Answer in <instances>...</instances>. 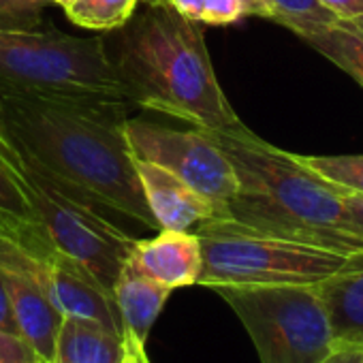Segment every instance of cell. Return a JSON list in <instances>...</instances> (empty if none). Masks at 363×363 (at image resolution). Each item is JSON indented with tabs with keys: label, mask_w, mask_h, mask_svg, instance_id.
<instances>
[{
	"label": "cell",
	"mask_w": 363,
	"mask_h": 363,
	"mask_svg": "<svg viewBox=\"0 0 363 363\" xmlns=\"http://www.w3.org/2000/svg\"><path fill=\"white\" fill-rule=\"evenodd\" d=\"M126 105L0 86V124L96 208L158 229L126 143Z\"/></svg>",
	"instance_id": "6da1fadb"
},
{
	"label": "cell",
	"mask_w": 363,
	"mask_h": 363,
	"mask_svg": "<svg viewBox=\"0 0 363 363\" xmlns=\"http://www.w3.org/2000/svg\"><path fill=\"white\" fill-rule=\"evenodd\" d=\"M118 30L116 54L109 58L133 107L214 133L248 128L218 84L197 22L160 5L145 7Z\"/></svg>",
	"instance_id": "7a4b0ae2"
},
{
	"label": "cell",
	"mask_w": 363,
	"mask_h": 363,
	"mask_svg": "<svg viewBox=\"0 0 363 363\" xmlns=\"http://www.w3.org/2000/svg\"><path fill=\"white\" fill-rule=\"evenodd\" d=\"M210 133L238 177V193L223 218L272 238L363 257V238L348 220L340 191L301 164L297 154L267 143L250 128Z\"/></svg>",
	"instance_id": "3957f363"
},
{
	"label": "cell",
	"mask_w": 363,
	"mask_h": 363,
	"mask_svg": "<svg viewBox=\"0 0 363 363\" xmlns=\"http://www.w3.org/2000/svg\"><path fill=\"white\" fill-rule=\"evenodd\" d=\"M0 164L18 186L48 242L84 265L109 293L135 238L118 227L84 193L30 154L0 124Z\"/></svg>",
	"instance_id": "277c9868"
},
{
	"label": "cell",
	"mask_w": 363,
	"mask_h": 363,
	"mask_svg": "<svg viewBox=\"0 0 363 363\" xmlns=\"http://www.w3.org/2000/svg\"><path fill=\"white\" fill-rule=\"evenodd\" d=\"M0 86L130 107L105 41L56 28L0 30Z\"/></svg>",
	"instance_id": "5b68a950"
},
{
	"label": "cell",
	"mask_w": 363,
	"mask_h": 363,
	"mask_svg": "<svg viewBox=\"0 0 363 363\" xmlns=\"http://www.w3.org/2000/svg\"><path fill=\"white\" fill-rule=\"evenodd\" d=\"M193 233L201 246V274L197 284L208 289L320 284L359 259L272 238L231 218L203 220Z\"/></svg>",
	"instance_id": "8992f818"
},
{
	"label": "cell",
	"mask_w": 363,
	"mask_h": 363,
	"mask_svg": "<svg viewBox=\"0 0 363 363\" xmlns=\"http://www.w3.org/2000/svg\"><path fill=\"white\" fill-rule=\"evenodd\" d=\"M246 327L261 363H323L335 348L316 284L212 289Z\"/></svg>",
	"instance_id": "52a82bcc"
},
{
	"label": "cell",
	"mask_w": 363,
	"mask_h": 363,
	"mask_svg": "<svg viewBox=\"0 0 363 363\" xmlns=\"http://www.w3.org/2000/svg\"><path fill=\"white\" fill-rule=\"evenodd\" d=\"M124 135L133 158L171 171L199 195L216 203L223 214L227 212V203L238 193V177L231 160L210 130L197 126L175 130L143 120H126Z\"/></svg>",
	"instance_id": "ba28073f"
},
{
	"label": "cell",
	"mask_w": 363,
	"mask_h": 363,
	"mask_svg": "<svg viewBox=\"0 0 363 363\" xmlns=\"http://www.w3.org/2000/svg\"><path fill=\"white\" fill-rule=\"evenodd\" d=\"M133 160L145 203L158 229L193 231L203 220L225 216L216 203L199 195L184 179H179L171 171L147 160Z\"/></svg>",
	"instance_id": "9c48e42d"
},
{
	"label": "cell",
	"mask_w": 363,
	"mask_h": 363,
	"mask_svg": "<svg viewBox=\"0 0 363 363\" xmlns=\"http://www.w3.org/2000/svg\"><path fill=\"white\" fill-rule=\"evenodd\" d=\"M139 274L175 291L193 286L201 274V246L193 231H169L152 240H135L126 259Z\"/></svg>",
	"instance_id": "30bf717a"
},
{
	"label": "cell",
	"mask_w": 363,
	"mask_h": 363,
	"mask_svg": "<svg viewBox=\"0 0 363 363\" xmlns=\"http://www.w3.org/2000/svg\"><path fill=\"white\" fill-rule=\"evenodd\" d=\"M3 272L20 337L41 357V361H54V348L58 329L62 323V312L50 301L43 289L24 272L16 267H3Z\"/></svg>",
	"instance_id": "8fae6325"
},
{
	"label": "cell",
	"mask_w": 363,
	"mask_h": 363,
	"mask_svg": "<svg viewBox=\"0 0 363 363\" xmlns=\"http://www.w3.org/2000/svg\"><path fill=\"white\" fill-rule=\"evenodd\" d=\"M169 295H171V289L139 274L126 261L111 286V297L122 318L124 333L145 342Z\"/></svg>",
	"instance_id": "7c38bea8"
},
{
	"label": "cell",
	"mask_w": 363,
	"mask_h": 363,
	"mask_svg": "<svg viewBox=\"0 0 363 363\" xmlns=\"http://www.w3.org/2000/svg\"><path fill=\"white\" fill-rule=\"evenodd\" d=\"M316 286L337 346H363V257Z\"/></svg>",
	"instance_id": "4fadbf2b"
},
{
	"label": "cell",
	"mask_w": 363,
	"mask_h": 363,
	"mask_svg": "<svg viewBox=\"0 0 363 363\" xmlns=\"http://www.w3.org/2000/svg\"><path fill=\"white\" fill-rule=\"evenodd\" d=\"M124 335L82 316H65L58 329L56 363H120Z\"/></svg>",
	"instance_id": "5bb4252c"
},
{
	"label": "cell",
	"mask_w": 363,
	"mask_h": 363,
	"mask_svg": "<svg viewBox=\"0 0 363 363\" xmlns=\"http://www.w3.org/2000/svg\"><path fill=\"white\" fill-rule=\"evenodd\" d=\"M293 35H297L303 43H308L363 88V35L354 26L335 20L323 26L295 28Z\"/></svg>",
	"instance_id": "9a60e30c"
},
{
	"label": "cell",
	"mask_w": 363,
	"mask_h": 363,
	"mask_svg": "<svg viewBox=\"0 0 363 363\" xmlns=\"http://www.w3.org/2000/svg\"><path fill=\"white\" fill-rule=\"evenodd\" d=\"M141 0H75L67 16L75 26L88 30H118L133 16Z\"/></svg>",
	"instance_id": "2e32d148"
},
{
	"label": "cell",
	"mask_w": 363,
	"mask_h": 363,
	"mask_svg": "<svg viewBox=\"0 0 363 363\" xmlns=\"http://www.w3.org/2000/svg\"><path fill=\"white\" fill-rule=\"evenodd\" d=\"M301 164L314 171L318 177L329 182L340 193L363 195V154H344V156H301Z\"/></svg>",
	"instance_id": "e0dca14e"
},
{
	"label": "cell",
	"mask_w": 363,
	"mask_h": 363,
	"mask_svg": "<svg viewBox=\"0 0 363 363\" xmlns=\"http://www.w3.org/2000/svg\"><path fill=\"white\" fill-rule=\"evenodd\" d=\"M272 3V20L291 33L301 26H323L335 22L333 13H329L320 0H269Z\"/></svg>",
	"instance_id": "ac0fdd59"
},
{
	"label": "cell",
	"mask_w": 363,
	"mask_h": 363,
	"mask_svg": "<svg viewBox=\"0 0 363 363\" xmlns=\"http://www.w3.org/2000/svg\"><path fill=\"white\" fill-rule=\"evenodd\" d=\"M52 0H0V30H35Z\"/></svg>",
	"instance_id": "d6986e66"
},
{
	"label": "cell",
	"mask_w": 363,
	"mask_h": 363,
	"mask_svg": "<svg viewBox=\"0 0 363 363\" xmlns=\"http://www.w3.org/2000/svg\"><path fill=\"white\" fill-rule=\"evenodd\" d=\"M0 214H3L5 218H9V220H13V223H24V225L37 227L28 206L24 203L18 186L13 184V179L7 175L3 164H0Z\"/></svg>",
	"instance_id": "ffe728a7"
},
{
	"label": "cell",
	"mask_w": 363,
	"mask_h": 363,
	"mask_svg": "<svg viewBox=\"0 0 363 363\" xmlns=\"http://www.w3.org/2000/svg\"><path fill=\"white\" fill-rule=\"evenodd\" d=\"M246 16L244 0H203L201 24L208 26H229Z\"/></svg>",
	"instance_id": "44dd1931"
},
{
	"label": "cell",
	"mask_w": 363,
	"mask_h": 363,
	"mask_svg": "<svg viewBox=\"0 0 363 363\" xmlns=\"http://www.w3.org/2000/svg\"><path fill=\"white\" fill-rule=\"evenodd\" d=\"M0 363H41V357L20 335L0 331Z\"/></svg>",
	"instance_id": "7402d4cb"
},
{
	"label": "cell",
	"mask_w": 363,
	"mask_h": 363,
	"mask_svg": "<svg viewBox=\"0 0 363 363\" xmlns=\"http://www.w3.org/2000/svg\"><path fill=\"white\" fill-rule=\"evenodd\" d=\"M320 3L340 22L363 18V0H320Z\"/></svg>",
	"instance_id": "603a6c76"
},
{
	"label": "cell",
	"mask_w": 363,
	"mask_h": 363,
	"mask_svg": "<svg viewBox=\"0 0 363 363\" xmlns=\"http://www.w3.org/2000/svg\"><path fill=\"white\" fill-rule=\"evenodd\" d=\"M0 331L11 333V335H20L18 323H16V314H13V306H11V297L3 278V272H0Z\"/></svg>",
	"instance_id": "cb8c5ba5"
},
{
	"label": "cell",
	"mask_w": 363,
	"mask_h": 363,
	"mask_svg": "<svg viewBox=\"0 0 363 363\" xmlns=\"http://www.w3.org/2000/svg\"><path fill=\"white\" fill-rule=\"evenodd\" d=\"M344 212L348 216V220L352 223L354 231L363 238V195L357 193H340Z\"/></svg>",
	"instance_id": "d4e9b609"
},
{
	"label": "cell",
	"mask_w": 363,
	"mask_h": 363,
	"mask_svg": "<svg viewBox=\"0 0 363 363\" xmlns=\"http://www.w3.org/2000/svg\"><path fill=\"white\" fill-rule=\"evenodd\" d=\"M120 363H150L145 354V342L124 333V354Z\"/></svg>",
	"instance_id": "484cf974"
},
{
	"label": "cell",
	"mask_w": 363,
	"mask_h": 363,
	"mask_svg": "<svg viewBox=\"0 0 363 363\" xmlns=\"http://www.w3.org/2000/svg\"><path fill=\"white\" fill-rule=\"evenodd\" d=\"M169 5L191 22L201 24V9H203V0H169Z\"/></svg>",
	"instance_id": "4316f807"
},
{
	"label": "cell",
	"mask_w": 363,
	"mask_h": 363,
	"mask_svg": "<svg viewBox=\"0 0 363 363\" xmlns=\"http://www.w3.org/2000/svg\"><path fill=\"white\" fill-rule=\"evenodd\" d=\"M323 363H363V346H337Z\"/></svg>",
	"instance_id": "83f0119b"
},
{
	"label": "cell",
	"mask_w": 363,
	"mask_h": 363,
	"mask_svg": "<svg viewBox=\"0 0 363 363\" xmlns=\"http://www.w3.org/2000/svg\"><path fill=\"white\" fill-rule=\"evenodd\" d=\"M244 9H246V16L272 20V3L269 0H244Z\"/></svg>",
	"instance_id": "f1b7e54d"
},
{
	"label": "cell",
	"mask_w": 363,
	"mask_h": 363,
	"mask_svg": "<svg viewBox=\"0 0 363 363\" xmlns=\"http://www.w3.org/2000/svg\"><path fill=\"white\" fill-rule=\"evenodd\" d=\"M24 223H13V220H9V218H5L3 214H0V231H7V233H11V231H16L18 227H22Z\"/></svg>",
	"instance_id": "f546056e"
},
{
	"label": "cell",
	"mask_w": 363,
	"mask_h": 363,
	"mask_svg": "<svg viewBox=\"0 0 363 363\" xmlns=\"http://www.w3.org/2000/svg\"><path fill=\"white\" fill-rule=\"evenodd\" d=\"M145 7H160V5H169V0H141Z\"/></svg>",
	"instance_id": "4dcf8cb0"
},
{
	"label": "cell",
	"mask_w": 363,
	"mask_h": 363,
	"mask_svg": "<svg viewBox=\"0 0 363 363\" xmlns=\"http://www.w3.org/2000/svg\"><path fill=\"white\" fill-rule=\"evenodd\" d=\"M348 24H350V26H354V28H357V30H359V33L363 35V18H357V20H350Z\"/></svg>",
	"instance_id": "1f68e13d"
},
{
	"label": "cell",
	"mask_w": 363,
	"mask_h": 363,
	"mask_svg": "<svg viewBox=\"0 0 363 363\" xmlns=\"http://www.w3.org/2000/svg\"><path fill=\"white\" fill-rule=\"evenodd\" d=\"M54 5H58V7H62V9H67V7H71L75 0H52Z\"/></svg>",
	"instance_id": "d6a6232c"
},
{
	"label": "cell",
	"mask_w": 363,
	"mask_h": 363,
	"mask_svg": "<svg viewBox=\"0 0 363 363\" xmlns=\"http://www.w3.org/2000/svg\"><path fill=\"white\" fill-rule=\"evenodd\" d=\"M45 363H56V361H45Z\"/></svg>",
	"instance_id": "836d02e7"
},
{
	"label": "cell",
	"mask_w": 363,
	"mask_h": 363,
	"mask_svg": "<svg viewBox=\"0 0 363 363\" xmlns=\"http://www.w3.org/2000/svg\"><path fill=\"white\" fill-rule=\"evenodd\" d=\"M41 363H45V361H41Z\"/></svg>",
	"instance_id": "e575fe53"
}]
</instances>
